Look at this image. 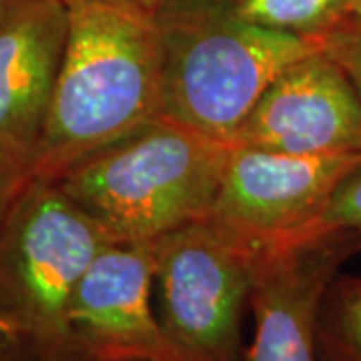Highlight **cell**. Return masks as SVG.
Wrapping results in <instances>:
<instances>
[{"label": "cell", "instance_id": "277c9868", "mask_svg": "<svg viewBox=\"0 0 361 361\" xmlns=\"http://www.w3.org/2000/svg\"><path fill=\"white\" fill-rule=\"evenodd\" d=\"M106 243V233L54 180H28L0 231V319L30 361H71L68 303Z\"/></svg>", "mask_w": 361, "mask_h": 361}, {"label": "cell", "instance_id": "ba28073f", "mask_svg": "<svg viewBox=\"0 0 361 361\" xmlns=\"http://www.w3.org/2000/svg\"><path fill=\"white\" fill-rule=\"evenodd\" d=\"M231 145L297 155L361 153L360 94L327 52H311L271 82Z\"/></svg>", "mask_w": 361, "mask_h": 361}, {"label": "cell", "instance_id": "ac0fdd59", "mask_svg": "<svg viewBox=\"0 0 361 361\" xmlns=\"http://www.w3.org/2000/svg\"><path fill=\"white\" fill-rule=\"evenodd\" d=\"M6 4V0H0V11H2V6Z\"/></svg>", "mask_w": 361, "mask_h": 361}, {"label": "cell", "instance_id": "5b68a950", "mask_svg": "<svg viewBox=\"0 0 361 361\" xmlns=\"http://www.w3.org/2000/svg\"><path fill=\"white\" fill-rule=\"evenodd\" d=\"M155 310L183 361H245L257 253L205 217L153 241Z\"/></svg>", "mask_w": 361, "mask_h": 361}, {"label": "cell", "instance_id": "6da1fadb", "mask_svg": "<svg viewBox=\"0 0 361 361\" xmlns=\"http://www.w3.org/2000/svg\"><path fill=\"white\" fill-rule=\"evenodd\" d=\"M63 61L32 177L54 180L80 159L161 115L155 0H71Z\"/></svg>", "mask_w": 361, "mask_h": 361}, {"label": "cell", "instance_id": "9c48e42d", "mask_svg": "<svg viewBox=\"0 0 361 361\" xmlns=\"http://www.w3.org/2000/svg\"><path fill=\"white\" fill-rule=\"evenodd\" d=\"M355 249L336 237H307L259 251L249 310L255 315L245 361H319L315 319L327 283Z\"/></svg>", "mask_w": 361, "mask_h": 361}, {"label": "cell", "instance_id": "8fae6325", "mask_svg": "<svg viewBox=\"0 0 361 361\" xmlns=\"http://www.w3.org/2000/svg\"><path fill=\"white\" fill-rule=\"evenodd\" d=\"M247 23L323 40L349 23V0H219Z\"/></svg>", "mask_w": 361, "mask_h": 361}, {"label": "cell", "instance_id": "ffe728a7", "mask_svg": "<svg viewBox=\"0 0 361 361\" xmlns=\"http://www.w3.org/2000/svg\"><path fill=\"white\" fill-rule=\"evenodd\" d=\"M63 2H66V4H68V2H71V0H63Z\"/></svg>", "mask_w": 361, "mask_h": 361}, {"label": "cell", "instance_id": "3957f363", "mask_svg": "<svg viewBox=\"0 0 361 361\" xmlns=\"http://www.w3.org/2000/svg\"><path fill=\"white\" fill-rule=\"evenodd\" d=\"M229 147L157 116L80 159L54 183L111 243L157 241L209 215Z\"/></svg>", "mask_w": 361, "mask_h": 361}, {"label": "cell", "instance_id": "52a82bcc", "mask_svg": "<svg viewBox=\"0 0 361 361\" xmlns=\"http://www.w3.org/2000/svg\"><path fill=\"white\" fill-rule=\"evenodd\" d=\"M155 245L106 243L73 291L71 361H183L153 301Z\"/></svg>", "mask_w": 361, "mask_h": 361}, {"label": "cell", "instance_id": "d6986e66", "mask_svg": "<svg viewBox=\"0 0 361 361\" xmlns=\"http://www.w3.org/2000/svg\"><path fill=\"white\" fill-rule=\"evenodd\" d=\"M155 2H169V0H155Z\"/></svg>", "mask_w": 361, "mask_h": 361}, {"label": "cell", "instance_id": "4fadbf2b", "mask_svg": "<svg viewBox=\"0 0 361 361\" xmlns=\"http://www.w3.org/2000/svg\"><path fill=\"white\" fill-rule=\"evenodd\" d=\"M307 237H337L361 251V161L348 171L331 193L319 217L313 221L299 239ZM297 239V241H299Z\"/></svg>", "mask_w": 361, "mask_h": 361}, {"label": "cell", "instance_id": "8992f818", "mask_svg": "<svg viewBox=\"0 0 361 361\" xmlns=\"http://www.w3.org/2000/svg\"><path fill=\"white\" fill-rule=\"evenodd\" d=\"M360 161L361 153L297 155L231 145L207 217L255 251L293 243Z\"/></svg>", "mask_w": 361, "mask_h": 361}, {"label": "cell", "instance_id": "9a60e30c", "mask_svg": "<svg viewBox=\"0 0 361 361\" xmlns=\"http://www.w3.org/2000/svg\"><path fill=\"white\" fill-rule=\"evenodd\" d=\"M30 179L32 171L16 157L0 149V231Z\"/></svg>", "mask_w": 361, "mask_h": 361}, {"label": "cell", "instance_id": "e0dca14e", "mask_svg": "<svg viewBox=\"0 0 361 361\" xmlns=\"http://www.w3.org/2000/svg\"><path fill=\"white\" fill-rule=\"evenodd\" d=\"M349 18L361 25V0H349Z\"/></svg>", "mask_w": 361, "mask_h": 361}, {"label": "cell", "instance_id": "7c38bea8", "mask_svg": "<svg viewBox=\"0 0 361 361\" xmlns=\"http://www.w3.org/2000/svg\"><path fill=\"white\" fill-rule=\"evenodd\" d=\"M319 361H361V277L337 273L323 291L315 319Z\"/></svg>", "mask_w": 361, "mask_h": 361}, {"label": "cell", "instance_id": "5bb4252c", "mask_svg": "<svg viewBox=\"0 0 361 361\" xmlns=\"http://www.w3.org/2000/svg\"><path fill=\"white\" fill-rule=\"evenodd\" d=\"M322 42L323 51L345 73L361 99V25L349 20L341 28L327 35Z\"/></svg>", "mask_w": 361, "mask_h": 361}, {"label": "cell", "instance_id": "30bf717a", "mask_svg": "<svg viewBox=\"0 0 361 361\" xmlns=\"http://www.w3.org/2000/svg\"><path fill=\"white\" fill-rule=\"evenodd\" d=\"M63 0H6L0 11V149L32 171L63 61Z\"/></svg>", "mask_w": 361, "mask_h": 361}, {"label": "cell", "instance_id": "2e32d148", "mask_svg": "<svg viewBox=\"0 0 361 361\" xmlns=\"http://www.w3.org/2000/svg\"><path fill=\"white\" fill-rule=\"evenodd\" d=\"M0 361H30L13 327L0 319Z\"/></svg>", "mask_w": 361, "mask_h": 361}, {"label": "cell", "instance_id": "7a4b0ae2", "mask_svg": "<svg viewBox=\"0 0 361 361\" xmlns=\"http://www.w3.org/2000/svg\"><path fill=\"white\" fill-rule=\"evenodd\" d=\"M161 115L229 142L271 82L323 42L247 23L219 0L155 2Z\"/></svg>", "mask_w": 361, "mask_h": 361}]
</instances>
